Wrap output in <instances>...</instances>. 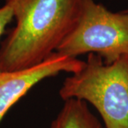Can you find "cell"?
Listing matches in <instances>:
<instances>
[{"label": "cell", "mask_w": 128, "mask_h": 128, "mask_svg": "<svg viewBox=\"0 0 128 128\" xmlns=\"http://www.w3.org/2000/svg\"><path fill=\"white\" fill-rule=\"evenodd\" d=\"M85 61L54 53L41 64L29 68L0 72V122L9 109L37 83L61 72L75 73Z\"/></svg>", "instance_id": "cell-4"}, {"label": "cell", "mask_w": 128, "mask_h": 128, "mask_svg": "<svg viewBox=\"0 0 128 128\" xmlns=\"http://www.w3.org/2000/svg\"><path fill=\"white\" fill-rule=\"evenodd\" d=\"M59 95L64 100L90 103L105 128H128V56L106 64L100 56L89 54L82 68L64 80Z\"/></svg>", "instance_id": "cell-2"}, {"label": "cell", "mask_w": 128, "mask_h": 128, "mask_svg": "<svg viewBox=\"0 0 128 128\" xmlns=\"http://www.w3.org/2000/svg\"><path fill=\"white\" fill-rule=\"evenodd\" d=\"M82 0H6L16 26L0 47V72L29 68L55 53L75 24Z\"/></svg>", "instance_id": "cell-1"}, {"label": "cell", "mask_w": 128, "mask_h": 128, "mask_svg": "<svg viewBox=\"0 0 128 128\" xmlns=\"http://www.w3.org/2000/svg\"><path fill=\"white\" fill-rule=\"evenodd\" d=\"M13 17V10L10 5L5 4L4 6L0 7V37Z\"/></svg>", "instance_id": "cell-6"}, {"label": "cell", "mask_w": 128, "mask_h": 128, "mask_svg": "<svg viewBox=\"0 0 128 128\" xmlns=\"http://www.w3.org/2000/svg\"><path fill=\"white\" fill-rule=\"evenodd\" d=\"M125 12H128V9H126V10H124Z\"/></svg>", "instance_id": "cell-7"}, {"label": "cell", "mask_w": 128, "mask_h": 128, "mask_svg": "<svg viewBox=\"0 0 128 128\" xmlns=\"http://www.w3.org/2000/svg\"><path fill=\"white\" fill-rule=\"evenodd\" d=\"M48 128H105L85 101L76 98L64 100L59 113Z\"/></svg>", "instance_id": "cell-5"}, {"label": "cell", "mask_w": 128, "mask_h": 128, "mask_svg": "<svg viewBox=\"0 0 128 128\" xmlns=\"http://www.w3.org/2000/svg\"><path fill=\"white\" fill-rule=\"evenodd\" d=\"M56 52L70 58L95 54L106 64L128 56V12L82 0L76 23Z\"/></svg>", "instance_id": "cell-3"}]
</instances>
